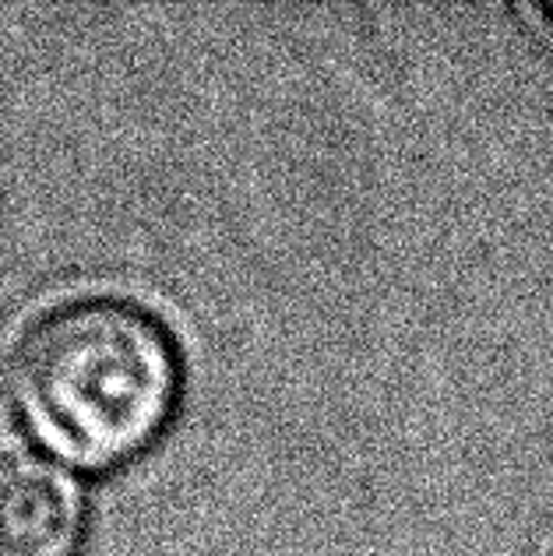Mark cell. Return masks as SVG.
<instances>
[{"label":"cell","instance_id":"6da1fadb","mask_svg":"<svg viewBox=\"0 0 553 556\" xmlns=\"http://www.w3.org/2000/svg\"><path fill=\"white\" fill-rule=\"evenodd\" d=\"M180 394L169 328L138 300L78 292L18 320L0 353L4 413L39 451L81 468L138 455Z\"/></svg>","mask_w":553,"mask_h":556},{"label":"cell","instance_id":"3957f363","mask_svg":"<svg viewBox=\"0 0 553 556\" xmlns=\"http://www.w3.org/2000/svg\"><path fill=\"white\" fill-rule=\"evenodd\" d=\"M550 11H553V4H550Z\"/></svg>","mask_w":553,"mask_h":556},{"label":"cell","instance_id":"7a4b0ae2","mask_svg":"<svg viewBox=\"0 0 553 556\" xmlns=\"http://www.w3.org/2000/svg\"><path fill=\"white\" fill-rule=\"evenodd\" d=\"M78 486L47 465L0 476V556H71L81 539Z\"/></svg>","mask_w":553,"mask_h":556}]
</instances>
